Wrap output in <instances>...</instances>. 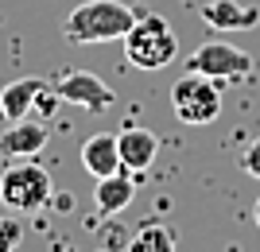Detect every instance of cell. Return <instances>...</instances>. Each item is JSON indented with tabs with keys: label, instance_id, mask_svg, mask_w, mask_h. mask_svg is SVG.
Instances as JSON below:
<instances>
[{
	"label": "cell",
	"instance_id": "11",
	"mask_svg": "<svg viewBox=\"0 0 260 252\" xmlns=\"http://www.w3.org/2000/svg\"><path fill=\"white\" fill-rule=\"evenodd\" d=\"M132 198H136V183H132L124 171L98 178V190H93V206H98L101 218H117L120 209H128V206H132Z\"/></svg>",
	"mask_w": 260,
	"mask_h": 252
},
{
	"label": "cell",
	"instance_id": "6",
	"mask_svg": "<svg viewBox=\"0 0 260 252\" xmlns=\"http://www.w3.org/2000/svg\"><path fill=\"white\" fill-rule=\"evenodd\" d=\"M51 89L66 105H78V109H86V113H105V109H113V101H117V93H113L98 74H89V70H66V74L54 78Z\"/></svg>",
	"mask_w": 260,
	"mask_h": 252
},
{
	"label": "cell",
	"instance_id": "17",
	"mask_svg": "<svg viewBox=\"0 0 260 252\" xmlns=\"http://www.w3.org/2000/svg\"><path fill=\"white\" fill-rule=\"evenodd\" d=\"M252 218H256V225H260V198H256V209H252Z\"/></svg>",
	"mask_w": 260,
	"mask_h": 252
},
{
	"label": "cell",
	"instance_id": "15",
	"mask_svg": "<svg viewBox=\"0 0 260 252\" xmlns=\"http://www.w3.org/2000/svg\"><path fill=\"white\" fill-rule=\"evenodd\" d=\"M241 171L252 178H260V140H252L249 148H245V155H241Z\"/></svg>",
	"mask_w": 260,
	"mask_h": 252
},
{
	"label": "cell",
	"instance_id": "2",
	"mask_svg": "<svg viewBox=\"0 0 260 252\" xmlns=\"http://www.w3.org/2000/svg\"><path fill=\"white\" fill-rule=\"evenodd\" d=\"M120 43H124V58L136 70H163L179 55V35L171 31V23L163 16H136L132 31Z\"/></svg>",
	"mask_w": 260,
	"mask_h": 252
},
{
	"label": "cell",
	"instance_id": "8",
	"mask_svg": "<svg viewBox=\"0 0 260 252\" xmlns=\"http://www.w3.org/2000/svg\"><path fill=\"white\" fill-rule=\"evenodd\" d=\"M198 12L214 31H252L260 23V8L245 0H206Z\"/></svg>",
	"mask_w": 260,
	"mask_h": 252
},
{
	"label": "cell",
	"instance_id": "16",
	"mask_svg": "<svg viewBox=\"0 0 260 252\" xmlns=\"http://www.w3.org/2000/svg\"><path fill=\"white\" fill-rule=\"evenodd\" d=\"M101 244H105V248H113V244H128V237H120V233H105Z\"/></svg>",
	"mask_w": 260,
	"mask_h": 252
},
{
	"label": "cell",
	"instance_id": "12",
	"mask_svg": "<svg viewBox=\"0 0 260 252\" xmlns=\"http://www.w3.org/2000/svg\"><path fill=\"white\" fill-rule=\"evenodd\" d=\"M39 89H47L43 78H20V82H8V86L0 89V117L4 121H23L27 113H31L35 97H39Z\"/></svg>",
	"mask_w": 260,
	"mask_h": 252
},
{
	"label": "cell",
	"instance_id": "9",
	"mask_svg": "<svg viewBox=\"0 0 260 252\" xmlns=\"http://www.w3.org/2000/svg\"><path fill=\"white\" fill-rule=\"evenodd\" d=\"M117 152H120V167L132 171V175H140V171L152 167L155 152H159V140H155V132L128 124V128L117 136Z\"/></svg>",
	"mask_w": 260,
	"mask_h": 252
},
{
	"label": "cell",
	"instance_id": "7",
	"mask_svg": "<svg viewBox=\"0 0 260 252\" xmlns=\"http://www.w3.org/2000/svg\"><path fill=\"white\" fill-rule=\"evenodd\" d=\"M51 128L43 121H12L8 128L0 132V159H35L47 148Z\"/></svg>",
	"mask_w": 260,
	"mask_h": 252
},
{
	"label": "cell",
	"instance_id": "1",
	"mask_svg": "<svg viewBox=\"0 0 260 252\" xmlns=\"http://www.w3.org/2000/svg\"><path fill=\"white\" fill-rule=\"evenodd\" d=\"M132 23L136 12L124 0H86L66 16L62 35L70 43H113L132 31Z\"/></svg>",
	"mask_w": 260,
	"mask_h": 252
},
{
	"label": "cell",
	"instance_id": "4",
	"mask_svg": "<svg viewBox=\"0 0 260 252\" xmlns=\"http://www.w3.org/2000/svg\"><path fill=\"white\" fill-rule=\"evenodd\" d=\"M171 109H175V117H179L183 124H210V121H217V113H221V93H217L214 78L198 74V70L183 74L171 86Z\"/></svg>",
	"mask_w": 260,
	"mask_h": 252
},
{
	"label": "cell",
	"instance_id": "3",
	"mask_svg": "<svg viewBox=\"0 0 260 252\" xmlns=\"http://www.w3.org/2000/svg\"><path fill=\"white\" fill-rule=\"evenodd\" d=\"M54 194V183L39 163L23 159V163H12L4 175H0V202L16 213H35L43 209Z\"/></svg>",
	"mask_w": 260,
	"mask_h": 252
},
{
	"label": "cell",
	"instance_id": "13",
	"mask_svg": "<svg viewBox=\"0 0 260 252\" xmlns=\"http://www.w3.org/2000/svg\"><path fill=\"white\" fill-rule=\"evenodd\" d=\"M128 248L132 252H171L175 248V233L163 225V221H148L128 237Z\"/></svg>",
	"mask_w": 260,
	"mask_h": 252
},
{
	"label": "cell",
	"instance_id": "5",
	"mask_svg": "<svg viewBox=\"0 0 260 252\" xmlns=\"http://www.w3.org/2000/svg\"><path fill=\"white\" fill-rule=\"evenodd\" d=\"M252 66H256V62H252L249 51H241V47H233V43H221V39L202 43L194 55H190V70L214 78V82H237V78H249Z\"/></svg>",
	"mask_w": 260,
	"mask_h": 252
},
{
	"label": "cell",
	"instance_id": "10",
	"mask_svg": "<svg viewBox=\"0 0 260 252\" xmlns=\"http://www.w3.org/2000/svg\"><path fill=\"white\" fill-rule=\"evenodd\" d=\"M82 167H86L93 178H105V175H117L124 171L120 167V152H117V136L113 132H98L82 143Z\"/></svg>",
	"mask_w": 260,
	"mask_h": 252
},
{
	"label": "cell",
	"instance_id": "14",
	"mask_svg": "<svg viewBox=\"0 0 260 252\" xmlns=\"http://www.w3.org/2000/svg\"><path fill=\"white\" fill-rule=\"evenodd\" d=\"M23 244V221L16 218V209L12 213H0V252H12Z\"/></svg>",
	"mask_w": 260,
	"mask_h": 252
}]
</instances>
